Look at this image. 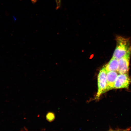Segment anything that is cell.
I'll use <instances>...</instances> for the list:
<instances>
[{"instance_id": "obj_3", "label": "cell", "mask_w": 131, "mask_h": 131, "mask_svg": "<svg viewBox=\"0 0 131 131\" xmlns=\"http://www.w3.org/2000/svg\"><path fill=\"white\" fill-rule=\"evenodd\" d=\"M131 82L128 73L120 74L118 75L114 85V89L128 88Z\"/></svg>"}, {"instance_id": "obj_8", "label": "cell", "mask_w": 131, "mask_h": 131, "mask_svg": "<svg viewBox=\"0 0 131 131\" xmlns=\"http://www.w3.org/2000/svg\"><path fill=\"white\" fill-rule=\"evenodd\" d=\"M57 4V9H59L60 7L61 0H55Z\"/></svg>"}, {"instance_id": "obj_4", "label": "cell", "mask_w": 131, "mask_h": 131, "mask_svg": "<svg viewBox=\"0 0 131 131\" xmlns=\"http://www.w3.org/2000/svg\"><path fill=\"white\" fill-rule=\"evenodd\" d=\"M130 56H127L118 60V68L117 71L120 74L128 73L129 70Z\"/></svg>"}, {"instance_id": "obj_5", "label": "cell", "mask_w": 131, "mask_h": 131, "mask_svg": "<svg viewBox=\"0 0 131 131\" xmlns=\"http://www.w3.org/2000/svg\"><path fill=\"white\" fill-rule=\"evenodd\" d=\"M118 74L116 71H108L106 72V92L114 89V85Z\"/></svg>"}, {"instance_id": "obj_2", "label": "cell", "mask_w": 131, "mask_h": 131, "mask_svg": "<svg viewBox=\"0 0 131 131\" xmlns=\"http://www.w3.org/2000/svg\"><path fill=\"white\" fill-rule=\"evenodd\" d=\"M106 72L104 67L100 70L98 74V91L95 100H97L101 95L106 92Z\"/></svg>"}, {"instance_id": "obj_9", "label": "cell", "mask_w": 131, "mask_h": 131, "mask_svg": "<svg viewBox=\"0 0 131 131\" xmlns=\"http://www.w3.org/2000/svg\"><path fill=\"white\" fill-rule=\"evenodd\" d=\"M38 1V0H31V1L33 3H35L36 2H37V1Z\"/></svg>"}, {"instance_id": "obj_6", "label": "cell", "mask_w": 131, "mask_h": 131, "mask_svg": "<svg viewBox=\"0 0 131 131\" xmlns=\"http://www.w3.org/2000/svg\"><path fill=\"white\" fill-rule=\"evenodd\" d=\"M118 66V60L112 57L109 63L104 67L107 72L108 71H117Z\"/></svg>"}, {"instance_id": "obj_1", "label": "cell", "mask_w": 131, "mask_h": 131, "mask_svg": "<svg viewBox=\"0 0 131 131\" xmlns=\"http://www.w3.org/2000/svg\"><path fill=\"white\" fill-rule=\"evenodd\" d=\"M117 46L113 58L119 60L122 57L130 56L131 46L129 39L119 36L117 37Z\"/></svg>"}, {"instance_id": "obj_7", "label": "cell", "mask_w": 131, "mask_h": 131, "mask_svg": "<svg viewBox=\"0 0 131 131\" xmlns=\"http://www.w3.org/2000/svg\"><path fill=\"white\" fill-rule=\"evenodd\" d=\"M47 120L49 122H51L54 120L55 118V116L53 112H49L46 116Z\"/></svg>"}]
</instances>
